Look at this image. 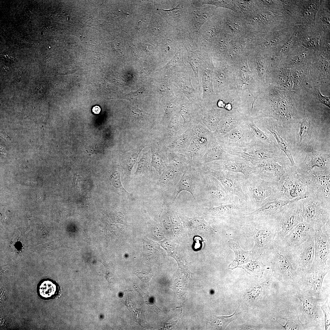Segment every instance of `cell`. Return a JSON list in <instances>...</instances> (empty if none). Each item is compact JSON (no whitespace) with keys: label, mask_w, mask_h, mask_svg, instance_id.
<instances>
[{"label":"cell","mask_w":330,"mask_h":330,"mask_svg":"<svg viewBox=\"0 0 330 330\" xmlns=\"http://www.w3.org/2000/svg\"><path fill=\"white\" fill-rule=\"evenodd\" d=\"M317 9V6L314 3H311L307 6L304 12V15L305 17L309 19L313 18L314 19Z\"/></svg>","instance_id":"cell-51"},{"label":"cell","mask_w":330,"mask_h":330,"mask_svg":"<svg viewBox=\"0 0 330 330\" xmlns=\"http://www.w3.org/2000/svg\"><path fill=\"white\" fill-rule=\"evenodd\" d=\"M315 42L314 40H310L308 42V46L310 47H314L315 46Z\"/></svg>","instance_id":"cell-56"},{"label":"cell","mask_w":330,"mask_h":330,"mask_svg":"<svg viewBox=\"0 0 330 330\" xmlns=\"http://www.w3.org/2000/svg\"><path fill=\"white\" fill-rule=\"evenodd\" d=\"M256 125H261L269 131L276 139L277 144L276 147L283 151L289 160L292 167H296L294 162L290 148L285 140L278 130L276 124L274 121L270 119H261L260 118L254 120Z\"/></svg>","instance_id":"cell-30"},{"label":"cell","mask_w":330,"mask_h":330,"mask_svg":"<svg viewBox=\"0 0 330 330\" xmlns=\"http://www.w3.org/2000/svg\"><path fill=\"white\" fill-rule=\"evenodd\" d=\"M329 162V154H324L313 149H308L304 160L298 168L299 173H304L316 167L323 169L329 168L326 165Z\"/></svg>","instance_id":"cell-29"},{"label":"cell","mask_w":330,"mask_h":330,"mask_svg":"<svg viewBox=\"0 0 330 330\" xmlns=\"http://www.w3.org/2000/svg\"><path fill=\"white\" fill-rule=\"evenodd\" d=\"M240 182L243 191L255 210L269 200L279 199L277 182L267 181L254 174L248 177L242 174Z\"/></svg>","instance_id":"cell-3"},{"label":"cell","mask_w":330,"mask_h":330,"mask_svg":"<svg viewBox=\"0 0 330 330\" xmlns=\"http://www.w3.org/2000/svg\"><path fill=\"white\" fill-rule=\"evenodd\" d=\"M315 231L310 225L303 221L294 227L281 241L286 245L293 248L299 245L314 236Z\"/></svg>","instance_id":"cell-27"},{"label":"cell","mask_w":330,"mask_h":330,"mask_svg":"<svg viewBox=\"0 0 330 330\" xmlns=\"http://www.w3.org/2000/svg\"><path fill=\"white\" fill-rule=\"evenodd\" d=\"M238 156L230 154L220 146L215 137L210 142L207 149L200 160L198 166L219 160H232Z\"/></svg>","instance_id":"cell-32"},{"label":"cell","mask_w":330,"mask_h":330,"mask_svg":"<svg viewBox=\"0 0 330 330\" xmlns=\"http://www.w3.org/2000/svg\"><path fill=\"white\" fill-rule=\"evenodd\" d=\"M172 76L173 85L177 89V92L183 94L190 102L202 107V92L193 86L192 79L194 78L192 69L174 74Z\"/></svg>","instance_id":"cell-21"},{"label":"cell","mask_w":330,"mask_h":330,"mask_svg":"<svg viewBox=\"0 0 330 330\" xmlns=\"http://www.w3.org/2000/svg\"><path fill=\"white\" fill-rule=\"evenodd\" d=\"M167 159L163 152L160 151L153 152L152 156L151 165L156 169L159 175L163 173L167 166Z\"/></svg>","instance_id":"cell-44"},{"label":"cell","mask_w":330,"mask_h":330,"mask_svg":"<svg viewBox=\"0 0 330 330\" xmlns=\"http://www.w3.org/2000/svg\"><path fill=\"white\" fill-rule=\"evenodd\" d=\"M228 244L230 248L235 254V258L229 265V269H233L239 267V266L246 263L255 258L251 251H246L241 248L237 241L230 239Z\"/></svg>","instance_id":"cell-39"},{"label":"cell","mask_w":330,"mask_h":330,"mask_svg":"<svg viewBox=\"0 0 330 330\" xmlns=\"http://www.w3.org/2000/svg\"><path fill=\"white\" fill-rule=\"evenodd\" d=\"M150 150L143 153L138 163L136 174L144 173L149 167L150 161Z\"/></svg>","instance_id":"cell-47"},{"label":"cell","mask_w":330,"mask_h":330,"mask_svg":"<svg viewBox=\"0 0 330 330\" xmlns=\"http://www.w3.org/2000/svg\"><path fill=\"white\" fill-rule=\"evenodd\" d=\"M247 227L253 231V236L255 245L251 251L254 257L262 258L270 256L277 233V227L274 219L248 221ZM255 258V257H254Z\"/></svg>","instance_id":"cell-4"},{"label":"cell","mask_w":330,"mask_h":330,"mask_svg":"<svg viewBox=\"0 0 330 330\" xmlns=\"http://www.w3.org/2000/svg\"><path fill=\"white\" fill-rule=\"evenodd\" d=\"M266 266L263 264L260 258H254L242 267L248 273L261 278L265 269Z\"/></svg>","instance_id":"cell-42"},{"label":"cell","mask_w":330,"mask_h":330,"mask_svg":"<svg viewBox=\"0 0 330 330\" xmlns=\"http://www.w3.org/2000/svg\"><path fill=\"white\" fill-rule=\"evenodd\" d=\"M175 7L162 9L164 15L178 33L187 32V24L192 4L191 0L176 1Z\"/></svg>","instance_id":"cell-22"},{"label":"cell","mask_w":330,"mask_h":330,"mask_svg":"<svg viewBox=\"0 0 330 330\" xmlns=\"http://www.w3.org/2000/svg\"><path fill=\"white\" fill-rule=\"evenodd\" d=\"M101 109L100 107L98 105L94 106L92 109V112L95 114H98L100 112Z\"/></svg>","instance_id":"cell-55"},{"label":"cell","mask_w":330,"mask_h":330,"mask_svg":"<svg viewBox=\"0 0 330 330\" xmlns=\"http://www.w3.org/2000/svg\"><path fill=\"white\" fill-rule=\"evenodd\" d=\"M294 40V37H292L291 38L285 43L280 47L278 51V53L280 54L287 50L292 44Z\"/></svg>","instance_id":"cell-54"},{"label":"cell","mask_w":330,"mask_h":330,"mask_svg":"<svg viewBox=\"0 0 330 330\" xmlns=\"http://www.w3.org/2000/svg\"><path fill=\"white\" fill-rule=\"evenodd\" d=\"M145 284L149 285V281L152 276L151 273L136 272L134 273Z\"/></svg>","instance_id":"cell-52"},{"label":"cell","mask_w":330,"mask_h":330,"mask_svg":"<svg viewBox=\"0 0 330 330\" xmlns=\"http://www.w3.org/2000/svg\"><path fill=\"white\" fill-rule=\"evenodd\" d=\"M248 116L237 111L228 112L221 119L213 134L215 137L222 136L239 125Z\"/></svg>","instance_id":"cell-31"},{"label":"cell","mask_w":330,"mask_h":330,"mask_svg":"<svg viewBox=\"0 0 330 330\" xmlns=\"http://www.w3.org/2000/svg\"><path fill=\"white\" fill-rule=\"evenodd\" d=\"M183 174L173 166L167 165L161 175L159 184L163 189L170 191L173 196Z\"/></svg>","instance_id":"cell-34"},{"label":"cell","mask_w":330,"mask_h":330,"mask_svg":"<svg viewBox=\"0 0 330 330\" xmlns=\"http://www.w3.org/2000/svg\"><path fill=\"white\" fill-rule=\"evenodd\" d=\"M299 299L297 309L301 322L307 330L324 329V315L320 307L322 301H318L298 291L292 292Z\"/></svg>","instance_id":"cell-5"},{"label":"cell","mask_w":330,"mask_h":330,"mask_svg":"<svg viewBox=\"0 0 330 330\" xmlns=\"http://www.w3.org/2000/svg\"><path fill=\"white\" fill-rule=\"evenodd\" d=\"M43 29L45 31H47L49 30V28L47 26H45L43 28Z\"/></svg>","instance_id":"cell-58"},{"label":"cell","mask_w":330,"mask_h":330,"mask_svg":"<svg viewBox=\"0 0 330 330\" xmlns=\"http://www.w3.org/2000/svg\"><path fill=\"white\" fill-rule=\"evenodd\" d=\"M322 20L324 23H326V24H329V20L327 18L325 17H322Z\"/></svg>","instance_id":"cell-57"},{"label":"cell","mask_w":330,"mask_h":330,"mask_svg":"<svg viewBox=\"0 0 330 330\" xmlns=\"http://www.w3.org/2000/svg\"><path fill=\"white\" fill-rule=\"evenodd\" d=\"M192 4L186 29L189 34L198 33L202 26L213 17L215 13L214 8L210 6L197 7Z\"/></svg>","instance_id":"cell-26"},{"label":"cell","mask_w":330,"mask_h":330,"mask_svg":"<svg viewBox=\"0 0 330 330\" xmlns=\"http://www.w3.org/2000/svg\"><path fill=\"white\" fill-rule=\"evenodd\" d=\"M245 120L225 135L215 138L220 146L226 152L234 149L248 148L256 145L255 141L248 127Z\"/></svg>","instance_id":"cell-14"},{"label":"cell","mask_w":330,"mask_h":330,"mask_svg":"<svg viewBox=\"0 0 330 330\" xmlns=\"http://www.w3.org/2000/svg\"><path fill=\"white\" fill-rule=\"evenodd\" d=\"M213 69L212 57L209 52H206L202 57L199 72L202 90L201 105L204 109L216 107L218 97L214 92L213 87Z\"/></svg>","instance_id":"cell-11"},{"label":"cell","mask_w":330,"mask_h":330,"mask_svg":"<svg viewBox=\"0 0 330 330\" xmlns=\"http://www.w3.org/2000/svg\"><path fill=\"white\" fill-rule=\"evenodd\" d=\"M279 317L284 320L286 323L283 325L277 322L286 330H306V327L300 321L299 315L295 309L282 312Z\"/></svg>","instance_id":"cell-40"},{"label":"cell","mask_w":330,"mask_h":330,"mask_svg":"<svg viewBox=\"0 0 330 330\" xmlns=\"http://www.w3.org/2000/svg\"><path fill=\"white\" fill-rule=\"evenodd\" d=\"M228 112L224 109L217 108L204 110L202 121L210 130L213 132L221 119Z\"/></svg>","instance_id":"cell-37"},{"label":"cell","mask_w":330,"mask_h":330,"mask_svg":"<svg viewBox=\"0 0 330 330\" xmlns=\"http://www.w3.org/2000/svg\"><path fill=\"white\" fill-rule=\"evenodd\" d=\"M231 65L236 90L246 113L251 111L253 103L260 94L251 68L246 59L242 58Z\"/></svg>","instance_id":"cell-2"},{"label":"cell","mask_w":330,"mask_h":330,"mask_svg":"<svg viewBox=\"0 0 330 330\" xmlns=\"http://www.w3.org/2000/svg\"><path fill=\"white\" fill-rule=\"evenodd\" d=\"M306 193L308 197L303 200L302 217L315 231L330 221V206L321 202L314 193Z\"/></svg>","instance_id":"cell-8"},{"label":"cell","mask_w":330,"mask_h":330,"mask_svg":"<svg viewBox=\"0 0 330 330\" xmlns=\"http://www.w3.org/2000/svg\"><path fill=\"white\" fill-rule=\"evenodd\" d=\"M210 166L229 171L240 173L248 177L254 174L252 164L245 159L238 157L234 160H219L207 163Z\"/></svg>","instance_id":"cell-28"},{"label":"cell","mask_w":330,"mask_h":330,"mask_svg":"<svg viewBox=\"0 0 330 330\" xmlns=\"http://www.w3.org/2000/svg\"><path fill=\"white\" fill-rule=\"evenodd\" d=\"M212 61L214 64L212 83L215 94L219 96L228 91L236 89L229 63L226 61Z\"/></svg>","instance_id":"cell-18"},{"label":"cell","mask_w":330,"mask_h":330,"mask_svg":"<svg viewBox=\"0 0 330 330\" xmlns=\"http://www.w3.org/2000/svg\"><path fill=\"white\" fill-rule=\"evenodd\" d=\"M245 122L255 141L256 145L267 149L276 146V145L267 134L260 129L255 123L253 119L248 116Z\"/></svg>","instance_id":"cell-38"},{"label":"cell","mask_w":330,"mask_h":330,"mask_svg":"<svg viewBox=\"0 0 330 330\" xmlns=\"http://www.w3.org/2000/svg\"><path fill=\"white\" fill-rule=\"evenodd\" d=\"M303 200L286 205L276 214L274 218L277 227L275 239L282 240L294 227L303 221L302 215Z\"/></svg>","instance_id":"cell-9"},{"label":"cell","mask_w":330,"mask_h":330,"mask_svg":"<svg viewBox=\"0 0 330 330\" xmlns=\"http://www.w3.org/2000/svg\"><path fill=\"white\" fill-rule=\"evenodd\" d=\"M179 98L180 108L179 114L185 124L189 127L202 121L203 109L201 106L190 102L182 94L178 92L176 95Z\"/></svg>","instance_id":"cell-25"},{"label":"cell","mask_w":330,"mask_h":330,"mask_svg":"<svg viewBox=\"0 0 330 330\" xmlns=\"http://www.w3.org/2000/svg\"><path fill=\"white\" fill-rule=\"evenodd\" d=\"M204 178L205 189L201 204H204L205 206H217L229 204L237 197L229 193L220 182L213 176L204 174Z\"/></svg>","instance_id":"cell-16"},{"label":"cell","mask_w":330,"mask_h":330,"mask_svg":"<svg viewBox=\"0 0 330 330\" xmlns=\"http://www.w3.org/2000/svg\"><path fill=\"white\" fill-rule=\"evenodd\" d=\"M317 101L323 104L328 107H330V100L329 96H326L322 95L318 91L317 96Z\"/></svg>","instance_id":"cell-53"},{"label":"cell","mask_w":330,"mask_h":330,"mask_svg":"<svg viewBox=\"0 0 330 330\" xmlns=\"http://www.w3.org/2000/svg\"><path fill=\"white\" fill-rule=\"evenodd\" d=\"M227 152L241 157L253 165L261 161L267 160H273L282 163L275 152L257 145L248 148L230 150Z\"/></svg>","instance_id":"cell-23"},{"label":"cell","mask_w":330,"mask_h":330,"mask_svg":"<svg viewBox=\"0 0 330 330\" xmlns=\"http://www.w3.org/2000/svg\"><path fill=\"white\" fill-rule=\"evenodd\" d=\"M199 167L204 174H210L217 179L229 193L249 203L240 184V179L243 174L214 167L207 163Z\"/></svg>","instance_id":"cell-13"},{"label":"cell","mask_w":330,"mask_h":330,"mask_svg":"<svg viewBox=\"0 0 330 330\" xmlns=\"http://www.w3.org/2000/svg\"><path fill=\"white\" fill-rule=\"evenodd\" d=\"M228 316H213L208 317V322L212 325L220 329H224L232 321L237 318V311Z\"/></svg>","instance_id":"cell-43"},{"label":"cell","mask_w":330,"mask_h":330,"mask_svg":"<svg viewBox=\"0 0 330 330\" xmlns=\"http://www.w3.org/2000/svg\"><path fill=\"white\" fill-rule=\"evenodd\" d=\"M186 53L185 48L180 43L176 53L171 60L161 69V71L173 76L174 74L185 72L191 69L184 61Z\"/></svg>","instance_id":"cell-33"},{"label":"cell","mask_w":330,"mask_h":330,"mask_svg":"<svg viewBox=\"0 0 330 330\" xmlns=\"http://www.w3.org/2000/svg\"><path fill=\"white\" fill-rule=\"evenodd\" d=\"M217 21L212 17L202 26L198 32L204 45L208 48L221 32L220 24Z\"/></svg>","instance_id":"cell-35"},{"label":"cell","mask_w":330,"mask_h":330,"mask_svg":"<svg viewBox=\"0 0 330 330\" xmlns=\"http://www.w3.org/2000/svg\"><path fill=\"white\" fill-rule=\"evenodd\" d=\"M193 127H189L185 132L171 140L168 146L171 151L185 153L193 138Z\"/></svg>","instance_id":"cell-36"},{"label":"cell","mask_w":330,"mask_h":330,"mask_svg":"<svg viewBox=\"0 0 330 330\" xmlns=\"http://www.w3.org/2000/svg\"><path fill=\"white\" fill-rule=\"evenodd\" d=\"M270 256L273 276L291 292L295 291L302 275L296 269L291 248L274 239Z\"/></svg>","instance_id":"cell-1"},{"label":"cell","mask_w":330,"mask_h":330,"mask_svg":"<svg viewBox=\"0 0 330 330\" xmlns=\"http://www.w3.org/2000/svg\"><path fill=\"white\" fill-rule=\"evenodd\" d=\"M306 198L302 196L291 200L274 199L267 201L259 207L250 213L242 214V218L248 221L273 219L277 212L286 205Z\"/></svg>","instance_id":"cell-19"},{"label":"cell","mask_w":330,"mask_h":330,"mask_svg":"<svg viewBox=\"0 0 330 330\" xmlns=\"http://www.w3.org/2000/svg\"><path fill=\"white\" fill-rule=\"evenodd\" d=\"M297 176L306 185V191L314 193L321 202L330 206V168L315 170Z\"/></svg>","instance_id":"cell-7"},{"label":"cell","mask_w":330,"mask_h":330,"mask_svg":"<svg viewBox=\"0 0 330 330\" xmlns=\"http://www.w3.org/2000/svg\"><path fill=\"white\" fill-rule=\"evenodd\" d=\"M204 173L197 166L189 164L186 167L177 185L172 198L173 201L182 191L189 193L195 202L200 204L205 189Z\"/></svg>","instance_id":"cell-6"},{"label":"cell","mask_w":330,"mask_h":330,"mask_svg":"<svg viewBox=\"0 0 330 330\" xmlns=\"http://www.w3.org/2000/svg\"><path fill=\"white\" fill-rule=\"evenodd\" d=\"M144 147L143 146H141L137 150L129 151L125 154L124 163L127 175H130L131 173L132 169L137 160L139 154Z\"/></svg>","instance_id":"cell-45"},{"label":"cell","mask_w":330,"mask_h":330,"mask_svg":"<svg viewBox=\"0 0 330 330\" xmlns=\"http://www.w3.org/2000/svg\"><path fill=\"white\" fill-rule=\"evenodd\" d=\"M168 154L169 162L179 171L183 173L189 162L186 156L183 154L170 151Z\"/></svg>","instance_id":"cell-41"},{"label":"cell","mask_w":330,"mask_h":330,"mask_svg":"<svg viewBox=\"0 0 330 330\" xmlns=\"http://www.w3.org/2000/svg\"><path fill=\"white\" fill-rule=\"evenodd\" d=\"M315 253L310 270L330 267L327 263L330 253V221L320 229L315 231L314 236Z\"/></svg>","instance_id":"cell-17"},{"label":"cell","mask_w":330,"mask_h":330,"mask_svg":"<svg viewBox=\"0 0 330 330\" xmlns=\"http://www.w3.org/2000/svg\"><path fill=\"white\" fill-rule=\"evenodd\" d=\"M297 167H287L285 173L277 182L279 199L291 200L305 195L306 187L298 177Z\"/></svg>","instance_id":"cell-15"},{"label":"cell","mask_w":330,"mask_h":330,"mask_svg":"<svg viewBox=\"0 0 330 330\" xmlns=\"http://www.w3.org/2000/svg\"><path fill=\"white\" fill-rule=\"evenodd\" d=\"M39 288L40 295L45 298H50L53 296L57 292L56 285L52 282L48 280L42 282Z\"/></svg>","instance_id":"cell-46"},{"label":"cell","mask_w":330,"mask_h":330,"mask_svg":"<svg viewBox=\"0 0 330 330\" xmlns=\"http://www.w3.org/2000/svg\"><path fill=\"white\" fill-rule=\"evenodd\" d=\"M310 128V120L306 117L302 120L300 124L299 135L300 142L302 144L303 141L308 134Z\"/></svg>","instance_id":"cell-49"},{"label":"cell","mask_w":330,"mask_h":330,"mask_svg":"<svg viewBox=\"0 0 330 330\" xmlns=\"http://www.w3.org/2000/svg\"><path fill=\"white\" fill-rule=\"evenodd\" d=\"M110 180L112 184L114 187L118 189H121L127 193L121 184L119 173L117 172H114L111 175Z\"/></svg>","instance_id":"cell-50"},{"label":"cell","mask_w":330,"mask_h":330,"mask_svg":"<svg viewBox=\"0 0 330 330\" xmlns=\"http://www.w3.org/2000/svg\"><path fill=\"white\" fill-rule=\"evenodd\" d=\"M252 167L255 175L262 180L272 182H278L287 167L273 160L261 161L252 165Z\"/></svg>","instance_id":"cell-24"},{"label":"cell","mask_w":330,"mask_h":330,"mask_svg":"<svg viewBox=\"0 0 330 330\" xmlns=\"http://www.w3.org/2000/svg\"><path fill=\"white\" fill-rule=\"evenodd\" d=\"M329 271L330 267L310 270L302 275L295 291H298L318 301H323L327 298L325 297L324 295L322 284L324 277Z\"/></svg>","instance_id":"cell-12"},{"label":"cell","mask_w":330,"mask_h":330,"mask_svg":"<svg viewBox=\"0 0 330 330\" xmlns=\"http://www.w3.org/2000/svg\"><path fill=\"white\" fill-rule=\"evenodd\" d=\"M320 307L323 313L324 321V329L330 330V302L327 298L321 303Z\"/></svg>","instance_id":"cell-48"},{"label":"cell","mask_w":330,"mask_h":330,"mask_svg":"<svg viewBox=\"0 0 330 330\" xmlns=\"http://www.w3.org/2000/svg\"><path fill=\"white\" fill-rule=\"evenodd\" d=\"M196 204L197 208L202 210L206 216L213 219H235L240 218L243 214L255 210L249 203L238 197L231 203L217 206H203Z\"/></svg>","instance_id":"cell-10"},{"label":"cell","mask_w":330,"mask_h":330,"mask_svg":"<svg viewBox=\"0 0 330 330\" xmlns=\"http://www.w3.org/2000/svg\"><path fill=\"white\" fill-rule=\"evenodd\" d=\"M295 266L301 274L310 269L314 257L315 245L314 236L297 246L291 248Z\"/></svg>","instance_id":"cell-20"}]
</instances>
